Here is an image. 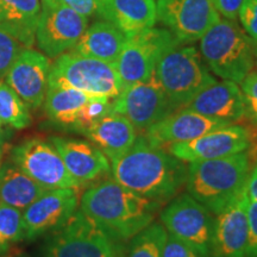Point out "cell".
I'll return each mask as SVG.
<instances>
[{
  "instance_id": "cell-13",
  "label": "cell",
  "mask_w": 257,
  "mask_h": 257,
  "mask_svg": "<svg viewBox=\"0 0 257 257\" xmlns=\"http://www.w3.org/2000/svg\"><path fill=\"white\" fill-rule=\"evenodd\" d=\"M211 0H157L156 22L165 25L181 44L200 40L219 21Z\"/></svg>"
},
{
  "instance_id": "cell-6",
  "label": "cell",
  "mask_w": 257,
  "mask_h": 257,
  "mask_svg": "<svg viewBox=\"0 0 257 257\" xmlns=\"http://www.w3.org/2000/svg\"><path fill=\"white\" fill-rule=\"evenodd\" d=\"M126 243L114 238L81 211L51 231L43 257H125Z\"/></svg>"
},
{
  "instance_id": "cell-18",
  "label": "cell",
  "mask_w": 257,
  "mask_h": 257,
  "mask_svg": "<svg viewBox=\"0 0 257 257\" xmlns=\"http://www.w3.org/2000/svg\"><path fill=\"white\" fill-rule=\"evenodd\" d=\"M50 143L60 154L69 174L80 185L111 173V162L95 144L76 138L54 136Z\"/></svg>"
},
{
  "instance_id": "cell-21",
  "label": "cell",
  "mask_w": 257,
  "mask_h": 257,
  "mask_svg": "<svg viewBox=\"0 0 257 257\" xmlns=\"http://www.w3.org/2000/svg\"><path fill=\"white\" fill-rule=\"evenodd\" d=\"M98 16L127 38L156 23L155 0H99Z\"/></svg>"
},
{
  "instance_id": "cell-3",
  "label": "cell",
  "mask_w": 257,
  "mask_h": 257,
  "mask_svg": "<svg viewBox=\"0 0 257 257\" xmlns=\"http://www.w3.org/2000/svg\"><path fill=\"white\" fill-rule=\"evenodd\" d=\"M251 160L248 150L220 159L189 162L186 189L213 216L236 199L245 188Z\"/></svg>"
},
{
  "instance_id": "cell-36",
  "label": "cell",
  "mask_w": 257,
  "mask_h": 257,
  "mask_svg": "<svg viewBox=\"0 0 257 257\" xmlns=\"http://www.w3.org/2000/svg\"><path fill=\"white\" fill-rule=\"evenodd\" d=\"M50 2L67 6L88 19L93 16H98L99 0H50Z\"/></svg>"
},
{
  "instance_id": "cell-10",
  "label": "cell",
  "mask_w": 257,
  "mask_h": 257,
  "mask_svg": "<svg viewBox=\"0 0 257 257\" xmlns=\"http://www.w3.org/2000/svg\"><path fill=\"white\" fill-rule=\"evenodd\" d=\"M42 9L36 29L37 47L49 59L72 50L88 28V18L50 0H41Z\"/></svg>"
},
{
  "instance_id": "cell-27",
  "label": "cell",
  "mask_w": 257,
  "mask_h": 257,
  "mask_svg": "<svg viewBox=\"0 0 257 257\" xmlns=\"http://www.w3.org/2000/svg\"><path fill=\"white\" fill-rule=\"evenodd\" d=\"M167 237L163 224L153 221L126 243L125 257H162Z\"/></svg>"
},
{
  "instance_id": "cell-12",
  "label": "cell",
  "mask_w": 257,
  "mask_h": 257,
  "mask_svg": "<svg viewBox=\"0 0 257 257\" xmlns=\"http://www.w3.org/2000/svg\"><path fill=\"white\" fill-rule=\"evenodd\" d=\"M12 162L47 189L75 188L81 185L69 174L55 147L41 138H30L14 148Z\"/></svg>"
},
{
  "instance_id": "cell-4",
  "label": "cell",
  "mask_w": 257,
  "mask_h": 257,
  "mask_svg": "<svg viewBox=\"0 0 257 257\" xmlns=\"http://www.w3.org/2000/svg\"><path fill=\"white\" fill-rule=\"evenodd\" d=\"M200 55L217 76L240 83L253 68V41L236 21L219 18L200 38Z\"/></svg>"
},
{
  "instance_id": "cell-23",
  "label": "cell",
  "mask_w": 257,
  "mask_h": 257,
  "mask_svg": "<svg viewBox=\"0 0 257 257\" xmlns=\"http://www.w3.org/2000/svg\"><path fill=\"white\" fill-rule=\"evenodd\" d=\"M41 0H0V29L24 48L35 44Z\"/></svg>"
},
{
  "instance_id": "cell-15",
  "label": "cell",
  "mask_w": 257,
  "mask_h": 257,
  "mask_svg": "<svg viewBox=\"0 0 257 257\" xmlns=\"http://www.w3.org/2000/svg\"><path fill=\"white\" fill-rule=\"evenodd\" d=\"M79 202L78 189H48L22 213L24 239L35 240L59 229L78 211Z\"/></svg>"
},
{
  "instance_id": "cell-25",
  "label": "cell",
  "mask_w": 257,
  "mask_h": 257,
  "mask_svg": "<svg viewBox=\"0 0 257 257\" xmlns=\"http://www.w3.org/2000/svg\"><path fill=\"white\" fill-rule=\"evenodd\" d=\"M47 191L14 162L0 166V202L6 206L23 212Z\"/></svg>"
},
{
  "instance_id": "cell-8",
  "label": "cell",
  "mask_w": 257,
  "mask_h": 257,
  "mask_svg": "<svg viewBox=\"0 0 257 257\" xmlns=\"http://www.w3.org/2000/svg\"><path fill=\"white\" fill-rule=\"evenodd\" d=\"M181 44L167 29L149 28L128 37L114 66L123 88L149 79L161 56Z\"/></svg>"
},
{
  "instance_id": "cell-14",
  "label": "cell",
  "mask_w": 257,
  "mask_h": 257,
  "mask_svg": "<svg viewBox=\"0 0 257 257\" xmlns=\"http://www.w3.org/2000/svg\"><path fill=\"white\" fill-rule=\"evenodd\" d=\"M251 146V134L246 127L230 124L193 138L170 144L168 152L184 162L220 159L246 152Z\"/></svg>"
},
{
  "instance_id": "cell-41",
  "label": "cell",
  "mask_w": 257,
  "mask_h": 257,
  "mask_svg": "<svg viewBox=\"0 0 257 257\" xmlns=\"http://www.w3.org/2000/svg\"><path fill=\"white\" fill-rule=\"evenodd\" d=\"M0 157H2V150H0Z\"/></svg>"
},
{
  "instance_id": "cell-35",
  "label": "cell",
  "mask_w": 257,
  "mask_h": 257,
  "mask_svg": "<svg viewBox=\"0 0 257 257\" xmlns=\"http://www.w3.org/2000/svg\"><path fill=\"white\" fill-rule=\"evenodd\" d=\"M162 257H201L191 246L168 233Z\"/></svg>"
},
{
  "instance_id": "cell-16",
  "label": "cell",
  "mask_w": 257,
  "mask_h": 257,
  "mask_svg": "<svg viewBox=\"0 0 257 257\" xmlns=\"http://www.w3.org/2000/svg\"><path fill=\"white\" fill-rule=\"evenodd\" d=\"M49 57L25 48L5 76V82L25 102L29 110H37L44 102L50 72Z\"/></svg>"
},
{
  "instance_id": "cell-17",
  "label": "cell",
  "mask_w": 257,
  "mask_h": 257,
  "mask_svg": "<svg viewBox=\"0 0 257 257\" xmlns=\"http://www.w3.org/2000/svg\"><path fill=\"white\" fill-rule=\"evenodd\" d=\"M245 188L213 221L210 257H244L248 239Z\"/></svg>"
},
{
  "instance_id": "cell-24",
  "label": "cell",
  "mask_w": 257,
  "mask_h": 257,
  "mask_svg": "<svg viewBox=\"0 0 257 257\" xmlns=\"http://www.w3.org/2000/svg\"><path fill=\"white\" fill-rule=\"evenodd\" d=\"M126 41L127 37L119 29L106 21H98L86 29L72 50L83 56L115 63Z\"/></svg>"
},
{
  "instance_id": "cell-40",
  "label": "cell",
  "mask_w": 257,
  "mask_h": 257,
  "mask_svg": "<svg viewBox=\"0 0 257 257\" xmlns=\"http://www.w3.org/2000/svg\"><path fill=\"white\" fill-rule=\"evenodd\" d=\"M253 67L257 70V43L253 42Z\"/></svg>"
},
{
  "instance_id": "cell-38",
  "label": "cell",
  "mask_w": 257,
  "mask_h": 257,
  "mask_svg": "<svg viewBox=\"0 0 257 257\" xmlns=\"http://www.w3.org/2000/svg\"><path fill=\"white\" fill-rule=\"evenodd\" d=\"M245 191L249 198L257 201V165L253 166L250 170L248 181L245 185Z\"/></svg>"
},
{
  "instance_id": "cell-2",
  "label": "cell",
  "mask_w": 257,
  "mask_h": 257,
  "mask_svg": "<svg viewBox=\"0 0 257 257\" xmlns=\"http://www.w3.org/2000/svg\"><path fill=\"white\" fill-rule=\"evenodd\" d=\"M80 211L114 238L127 243L155 221L161 202L137 194L112 179L93 185L80 199Z\"/></svg>"
},
{
  "instance_id": "cell-31",
  "label": "cell",
  "mask_w": 257,
  "mask_h": 257,
  "mask_svg": "<svg viewBox=\"0 0 257 257\" xmlns=\"http://www.w3.org/2000/svg\"><path fill=\"white\" fill-rule=\"evenodd\" d=\"M23 49L24 47L15 37L0 29V81L5 79L6 74Z\"/></svg>"
},
{
  "instance_id": "cell-42",
  "label": "cell",
  "mask_w": 257,
  "mask_h": 257,
  "mask_svg": "<svg viewBox=\"0 0 257 257\" xmlns=\"http://www.w3.org/2000/svg\"><path fill=\"white\" fill-rule=\"evenodd\" d=\"M9 257H11V256H9Z\"/></svg>"
},
{
  "instance_id": "cell-33",
  "label": "cell",
  "mask_w": 257,
  "mask_h": 257,
  "mask_svg": "<svg viewBox=\"0 0 257 257\" xmlns=\"http://www.w3.org/2000/svg\"><path fill=\"white\" fill-rule=\"evenodd\" d=\"M246 214H248V239L245 256L257 257V201L246 197Z\"/></svg>"
},
{
  "instance_id": "cell-22",
  "label": "cell",
  "mask_w": 257,
  "mask_h": 257,
  "mask_svg": "<svg viewBox=\"0 0 257 257\" xmlns=\"http://www.w3.org/2000/svg\"><path fill=\"white\" fill-rule=\"evenodd\" d=\"M95 144L110 161H113L134 146L136 128L124 115L110 112L82 134Z\"/></svg>"
},
{
  "instance_id": "cell-9",
  "label": "cell",
  "mask_w": 257,
  "mask_h": 257,
  "mask_svg": "<svg viewBox=\"0 0 257 257\" xmlns=\"http://www.w3.org/2000/svg\"><path fill=\"white\" fill-rule=\"evenodd\" d=\"M169 234L194 249L201 257H210L213 214L188 193L173 198L160 214Z\"/></svg>"
},
{
  "instance_id": "cell-30",
  "label": "cell",
  "mask_w": 257,
  "mask_h": 257,
  "mask_svg": "<svg viewBox=\"0 0 257 257\" xmlns=\"http://www.w3.org/2000/svg\"><path fill=\"white\" fill-rule=\"evenodd\" d=\"M112 99L101 98V96H92L87 104L83 106L82 110L80 111L78 119L74 123L70 131L83 134L92 125H94L96 121H99L106 114L110 113Z\"/></svg>"
},
{
  "instance_id": "cell-26",
  "label": "cell",
  "mask_w": 257,
  "mask_h": 257,
  "mask_svg": "<svg viewBox=\"0 0 257 257\" xmlns=\"http://www.w3.org/2000/svg\"><path fill=\"white\" fill-rule=\"evenodd\" d=\"M91 98L86 93L74 88L48 87L43 102L44 111L54 124L70 131L80 111Z\"/></svg>"
},
{
  "instance_id": "cell-11",
  "label": "cell",
  "mask_w": 257,
  "mask_h": 257,
  "mask_svg": "<svg viewBox=\"0 0 257 257\" xmlns=\"http://www.w3.org/2000/svg\"><path fill=\"white\" fill-rule=\"evenodd\" d=\"M111 112L127 118L136 130H147L175 111L154 72L149 79L121 89L112 99Z\"/></svg>"
},
{
  "instance_id": "cell-19",
  "label": "cell",
  "mask_w": 257,
  "mask_h": 257,
  "mask_svg": "<svg viewBox=\"0 0 257 257\" xmlns=\"http://www.w3.org/2000/svg\"><path fill=\"white\" fill-rule=\"evenodd\" d=\"M226 125L230 123L212 119L188 108H181L148 127L144 137L154 146L163 148L174 143L187 142Z\"/></svg>"
},
{
  "instance_id": "cell-29",
  "label": "cell",
  "mask_w": 257,
  "mask_h": 257,
  "mask_svg": "<svg viewBox=\"0 0 257 257\" xmlns=\"http://www.w3.org/2000/svg\"><path fill=\"white\" fill-rule=\"evenodd\" d=\"M23 212L0 202V255L24 239Z\"/></svg>"
},
{
  "instance_id": "cell-5",
  "label": "cell",
  "mask_w": 257,
  "mask_h": 257,
  "mask_svg": "<svg viewBox=\"0 0 257 257\" xmlns=\"http://www.w3.org/2000/svg\"><path fill=\"white\" fill-rule=\"evenodd\" d=\"M155 76L174 111L186 107L202 89L217 81L202 60L200 51L186 44L170 48L161 56Z\"/></svg>"
},
{
  "instance_id": "cell-37",
  "label": "cell",
  "mask_w": 257,
  "mask_h": 257,
  "mask_svg": "<svg viewBox=\"0 0 257 257\" xmlns=\"http://www.w3.org/2000/svg\"><path fill=\"white\" fill-rule=\"evenodd\" d=\"M218 14L224 18L236 21L238 18L239 9L243 4V0H211Z\"/></svg>"
},
{
  "instance_id": "cell-34",
  "label": "cell",
  "mask_w": 257,
  "mask_h": 257,
  "mask_svg": "<svg viewBox=\"0 0 257 257\" xmlns=\"http://www.w3.org/2000/svg\"><path fill=\"white\" fill-rule=\"evenodd\" d=\"M238 17L243 30L257 43V0H243Z\"/></svg>"
},
{
  "instance_id": "cell-39",
  "label": "cell",
  "mask_w": 257,
  "mask_h": 257,
  "mask_svg": "<svg viewBox=\"0 0 257 257\" xmlns=\"http://www.w3.org/2000/svg\"><path fill=\"white\" fill-rule=\"evenodd\" d=\"M9 137H11V130H10L9 125L3 123L2 119H0V146L8 140Z\"/></svg>"
},
{
  "instance_id": "cell-20",
  "label": "cell",
  "mask_w": 257,
  "mask_h": 257,
  "mask_svg": "<svg viewBox=\"0 0 257 257\" xmlns=\"http://www.w3.org/2000/svg\"><path fill=\"white\" fill-rule=\"evenodd\" d=\"M184 108L230 124L238 123L245 118L243 93L238 83L230 80L216 81L207 86Z\"/></svg>"
},
{
  "instance_id": "cell-1",
  "label": "cell",
  "mask_w": 257,
  "mask_h": 257,
  "mask_svg": "<svg viewBox=\"0 0 257 257\" xmlns=\"http://www.w3.org/2000/svg\"><path fill=\"white\" fill-rule=\"evenodd\" d=\"M188 166L144 136L124 155L111 161L112 178L124 187L157 202L172 200L187 181Z\"/></svg>"
},
{
  "instance_id": "cell-28",
  "label": "cell",
  "mask_w": 257,
  "mask_h": 257,
  "mask_svg": "<svg viewBox=\"0 0 257 257\" xmlns=\"http://www.w3.org/2000/svg\"><path fill=\"white\" fill-rule=\"evenodd\" d=\"M0 119L17 130L30 126L32 121L28 106L5 81H0Z\"/></svg>"
},
{
  "instance_id": "cell-32",
  "label": "cell",
  "mask_w": 257,
  "mask_h": 257,
  "mask_svg": "<svg viewBox=\"0 0 257 257\" xmlns=\"http://www.w3.org/2000/svg\"><path fill=\"white\" fill-rule=\"evenodd\" d=\"M245 117L257 126V70H251L240 82Z\"/></svg>"
},
{
  "instance_id": "cell-7",
  "label": "cell",
  "mask_w": 257,
  "mask_h": 257,
  "mask_svg": "<svg viewBox=\"0 0 257 257\" xmlns=\"http://www.w3.org/2000/svg\"><path fill=\"white\" fill-rule=\"evenodd\" d=\"M48 87H66L89 96L114 99L123 89L114 63L83 56L70 50L51 63Z\"/></svg>"
}]
</instances>
